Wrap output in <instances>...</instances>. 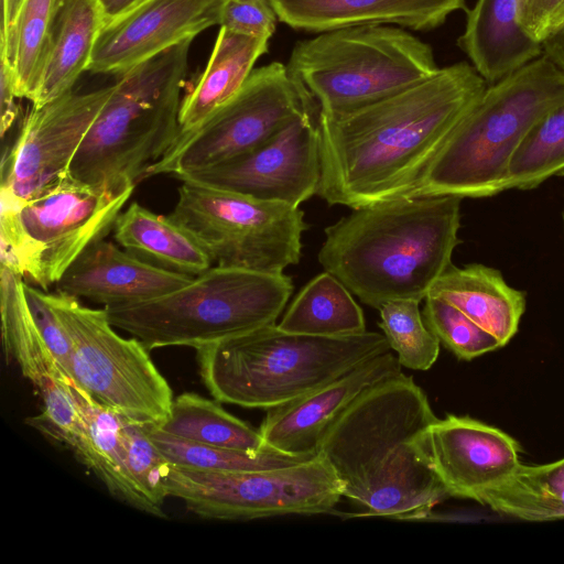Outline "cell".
<instances>
[{
    "label": "cell",
    "mask_w": 564,
    "mask_h": 564,
    "mask_svg": "<svg viewBox=\"0 0 564 564\" xmlns=\"http://www.w3.org/2000/svg\"><path fill=\"white\" fill-rule=\"evenodd\" d=\"M192 41L117 77L69 166L72 177L123 192L134 188L144 170L169 151L181 133V91Z\"/></svg>",
    "instance_id": "cell-6"
},
{
    "label": "cell",
    "mask_w": 564,
    "mask_h": 564,
    "mask_svg": "<svg viewBox=\"0 0 564 564\" xmlns=\"http://www.w3.org/2000/svg\"><path fill=\"white\" fill-rule=\"evenodd\" d=\"M280 22L293 30L322 33L336 29L389 24L413 31L441 26L467 10L465 0H270Z\"/></svg>",
    "instance_id": "cell-20"
},
{
    "label": "cell",
    "mask_w": 564,
    "mask_h": 564,
    "mask_svg": "<svg viewBox=\"0 0 564 564\" xmlns=\"http://www.w3.org/2000/svg\"><path fill=\"white\" fill-rule=\"evenodd\" d=\"M24 283L21 275L1 265V333L7 360L13 359L36 388L48 378L73 379L46 345L28 305Z\"/></svg>",
    "instance_id": "cell-27"
},
{
    "label": "cell",
    "mask_w": 564,
    "mask_h": 564,
    "mask_svg": "<svg viewBox=\"0 0 564 564\" xmlns=\"http://www.w3.org/2000/svg\"><path fill=\"white\" fill-rule=\"evenodd\" d=\"M278 326L313 336H346L366 332L362 310L351 292L332 273L313 278L288 307Z\"/></svg>",
    "instance_id": "cell-28"
},
{
    "label": "cell",
    "mask_w": 564,
    "mask_h": 564,
    "mask_svg": "<svg viewBox=\"0 0 564 564\" xmlns=\"http://www.w3.org/2000/svg\"><path fill=\"white\" fill-rule=\"evenodd\" d=\"M401 365L390 351L376 356L326 386L269 410L259 430L264 444L297 456H316L329 424L367 388L399 375Z\"/></svg>",
    "instance_id": "cell-18"
},
{
    "label": "cell",
    "mask_w": 564,
    "mask_h": 564,
    "mask_svg": "<svg viewBox=\"0 0 564 564\" xmlns=\"http://www.w3.org/2000/svg\"><path fill=\"white\" fill-rule=\"evenodd\" d=\"M412 376L400 372L364 390L326 429L317 455L362 517L426 520L448 494L424 435L436 420Z\"/></svg>",
    "instance_id": "cell-2"
},
{
    "label": "cell",
    "mask_w": 564,
    "mask_h": 564,
    "mask_svg": "<svg viewBox=\"0 0 564 564\" xmlns=\"http://www.w3.org/2000/svg\"><path fill=\"white\" fill-rule=\"evenodd\" d=\"M487 86L459 62L362 108L318 111L317 195L351 209L410 195Z\"/></svg>",
    "instance_id": "cell-1"
},
{
    "label": "cell",
    "mask_w": 564,
    "mask_h": 564,
    "mask_svg": "<svg viewBox=\"0 0 564 564\" xmlns=\"http://www.w3.org/2000/svg\"><path fill=\"white\" fill-rule=\"evenodd\" d=\"M522 0H477L466 10L458 46L491 85L543 54L542 43L520 25Z\"/></svg>",
    "instance_id": "cell-21"
},
{
    "label": "cell",
    "mask_w": 564,
    "mask_h": 564,
    "mask_svg": "<svg viewBox=\"0 0 564 564\" xmlns=\"http://www.w3.org/2000/svg\"><path fill=\"white\" fill-rule=\"evenodd\" d=\"M167 216L204 247L215 265L283 273L301 258L304 213L285 203L183 180Z\"/></svg>",
    "instance_id": "cell-11"
},
{
    "label": "cell",
    "mask_w": 564,
    "mask_h": 564,
    "mask_svg": "<svg viewBox=\"0 0 564 564\" xmlns=\"http://www.w3.org/2000/svg\"><path fill=\"white\" fill-rule=\"evenodd\" d=\"M564 174V102L544 115L513 153L506 191L532 189L552 176Z\"/></svg>",
    "instance_id": "cell-33"
},
{
    "label": "cell",
    "mask_w": 564,
    "mask_h": 564,
    "mask_svg": "<svg viewBox=\"0 0 564 564\" xmlns=\"http://www.w3.org/2000/svg\"><path fill=\"white\" fill-rule=\"evenodd\" d=\"M112 231L122 248L172 271L196 276L214 264L208 252L186 229L138 202L119 214Z\"/></svg>",
    "instance_id": "cell-26"
},
{
    "label": "cell",
    "mask_w": 564,
    "mask_h": 564,
    "mask_svg": "<svg viewBox=\"0 0 564 564\" xmlns=\"http://www.w3.org/2000/svg\"><path fill=\"white\" fill-rule=\"evenodd\" d=\"M133 189L112 192L67 173L23 203L1 194V265L41 289L56 284L89 246L112 231Z\"/></svg>",
    "instance_id": "cell-9"
},
{
    "label": "cell",
    "mask_w": 564,
    "mask_h": 564,
    "mask_svg": "<svg viewBox=\"0 0 564 564\" xmlns=\"http://www.w3.org/2000/svg\"><path fill=\"white\" fill-rule=\"evenodd\" d=\"M148 434L174 466L207 471H249L284 467L315 456L290 455L273 448L260 452L210 446L180 438L156 426H147Z\"/></svg>",
    "instance_id": "cell-32"
},
{
    "label": "cell",
    "mask_w": 564,
    "mask_h": 564,
    "mask_svg": "<svg viewBox=\"0 0 564 564\" xmlns=\"http://www.w3.org/2000/svg\"><path fill=\"white\" fill-rule=\"evenodd\" d=\"M70 387L85 419L84 434L72 451L102 481L111 496L156 517L130 473L121 436L122 416L98 403L75 381Z\"/></svg>",
    "instance_id": "cell-24"
},
{
    "label": "cell",
    "mask_w": 564,
    "mask_h": 564,
    "mask_svg": "<svg viewBox=\"0 0 564 564\" xmlns=\"http://www.w3.org/2000/svg\"><path fill=\"white\" fill-rule=\"evenodd\" d=\"M28 305L52 354L61 367L69 373L72 345L61 321L48 304L45 293L24 283Z\"/></svg>",
    "instance_id": "cell-39"
},
{
    "label": "cell",
    "mask_w": 564,
    "mask_h": 564,
    "mask_svg": "<svg viewBox=\"0 0 564 564\" xmlns=\"http://www.w3.org/2000/svg\"><path fill=\"white\" fill-rule=\"evenodd\" d=\"M424 444L449 497L477 501L520 464L514 438L469 416L437 417L426 430Z\"/></svg>",
    "instance_id": "cell-17"
},
{
    "label": "cell",
    "mask_w": 564,
    "mask_h": 564,
    "mask_svg": "<svg viewBox=\"0 0 564 564\" xmlns=\"http://www.w3.org/2000/svg\"><path fill=\"white\" fill-rule=\"evenodd\" d=\"M390 349L386 336L377 332L313 336L270 324L196 351L202 381L216 401L271 410Z\"/></svg>",
    "instance_id": "cell-4"
},
{
    "label": "cell",
    "mask_w": 564,
    "mask_h": 564,
    "mask_svg": "<svg viewBox=\"0 0 564 564\" xmlns=\"http://www.w3.org/2000/svg\"><path fill=\"white\" fill-rule=\"evenodd\" d=\"M73 381L44 380L36 388L43 401V412L28 420L29 424L72 449L85 431V419L70 387Z\"/></svg>",
    "instance_id": "cell-37"
},
{
    "label": "cell",
    "mask_w": 564,
    "mask_h": 564,
    "mask_svg": "<svg viewBox=\"0 0 564 564\" xmlns=\"http://www.w3.org/2000/svg\"><path fill=\"white\" fill-rule=\"evenodd\" d=\"M167 497L181 499L194 514L215 520H254L330 513L343 487L318 455L290 466L249 471H207L171 464Z\"/></svg>",
    "instance_id": "cell-13"
},
{
    "label": "cell",
    "mask_w": 564,
    "mask_h": 564,
    "mask_svg": "<svg viewBox=\"0 0 564 564\" xmlns=\"http://www.w3.org/2000/svg\"><path fill=\"white\" fill-rule=\"evenodd\" d=\"M217 402L194 392L182 393L173 400L169 417L156 427L180 438L210 446L248 452L271 448L264 444L259 430L234 416Z\"/></svg>",
    "instance_id": "cell-30"
},
{
    "label": "cell",
    "mask_w": 564,
    "mask_h": 564,
    "mask_svg": "<svg viewBox=\"0 0 564 564\" xmlns=\"http://www.w3.org/2000/svg\"><path fill=\"white\" fill-rule=\"evenodd\" d=\"M113 84L69 91L25 116L2 155L1 194L23 203L65 176Z\"/></svg>",
    "instance_id": "cell-14"
},
{
    "label": "cell",
    "mask_w": 564,
    "mask_h": 564,
    "mask_svg": "<svg viewBox=\"0 0 564 564\" xmlns=\"http://www.w3.org/2000/svg\"><path fill=\"white\" fill-rule=\"evenodd\" d=\"M415 300L391 301L380 306L379 326L402 367L429 370L440 354V340L426 326Z\"/></svg>",
    "instance_id": "cell-34"
},
{
    "label": "cell",
    "mask_w": 564,
    "mask_h": 564,
    "mask_svg": "<svg viewBox=\"0 0 564 564\" xmlns=\"http://www.w3.org/2000/svg\"><path fill=\"white\" fill-rule=\"evenodd\" d=\"M293 283L284 273L213 265L162 296L104 306L110 323L149 350L192 347L275 324Z\"/></svg>",
    "instance_id": "cell-7"
},
{
    "label": "cell",
    "mask_w": 564,
    "mask_h": 564,
    "mask_svg": "<svg viewBox=\"0 0 564 564\" xmlns=\"http://www.w3.org/2000/svg\"><path fill=\"white\" fill-rule=\"evenodd\" d=\"M193 278L159 267L101 239L89 246L55 285L58 293L112 306L162 296Z\"/></svg>",
    "instance_id": "cell-19"
},
{
    "label": "cell",
    "mask_w": 564,
    "mask_h": 564,
    "mask_svg": "<svg viewBox=\"0 0 564 564\" xmlns=\"http://www.w3.org/2000/svg\"><path fill=\"white\" fill-rule=\"evenodd\" d=\"M315 107L285 64L272 62L254 68L236 95L200 124L181 133L169 151L144 170L140 182L162 174L178 178L231 160Z\"/></svg>",
    "instance_id": "cell-12"
},
{
    "label": "cell",
    "mask_w": 564,
    "mask_h": 564,
    "mask_svg": "<svg viewBox=\"0 0 564 564\" xmlns=\"http://www.w3.org/2000/svg\"><path fill=\"white\" fill-rule=\"evenodd\" d=\"M45 296L72 345L73 380L120 416L143 426H160L174 399L149 349L133 336H120L104 307H88L58 292Z\"/></svg>",
    "instance_id": "cell-10"
},
{
    "label": "cell",
    "mask_w": 564,
    "mask_h": 564,
    "mask_svg": "<svg viewBox=\"0 0 564 564\" xmlns=\"http://www.w3.org/2000/svg\"><path fill=\"white\" fill-rule=\"evenodd\" d=\"M17 99L10 69L6 62L0 59V131L2 138H4L18 117Z\"/></svg>",
    "instance_id": "cell-41"
},
{
    "label": "cell",
    "mask_w": 564,
    "mask_h": 564,
    "mask_svg": "<svg viewBox=\"0 0 564 564\" xmlns=\"http://www.w3.org/2000/svg\"><path fill=\"white\" fill-rule=\"evenodd\" d=\"M62 2L22 0L13 23L1 35L0 59L10 69L18 98H31Z\"/></svg>",
    "instance_id": "cell-31"
},
{
    "label": "cell",
    "mask_w": 564,
    "mask_h": 564,
    "mask_svg": "<svg viewBox=\"0 0 564 564\" xmlns=\"http://www.w3.org/2000/svg\"><path fill=\"white\" fill-rule=\"evenodd\" d=\"M286 66L325 113L362 108L440 70L430 44L389 24L336 29L301 40Z\"/></svg>",
    "instance_id": "cell-8"
},
{
    "label": "cell",
    "mask_w": 564,
    "mask_h": 564,
    "mask_svg": "<svg viewBox=\"0 0 564 564\" xmlns=\"http://www.w3.org/2000/svg\"><path fill=\"white\" fill-rule=\"evenodd\" d=\"M423 319L430 330L458 359L471 360L501 346L499 340L451 303L425 297Z\"/></svg>",
    "instance_id": "cell-35"
},
{
    "label": "cell",
    "mask_w": 564,
    "mask_h": 564,
    "mask_svg": "<svg viewBox=\"0 0 564 564\" xmlns=\"http://www.w3.org/2000/svg\"><path fill=\"white\" fill-rule=\"evenodd\" d=\"M519 22L529 35L542 43L564 28V0H522Z\"/></svg>",
    "instance_id": "cell-40"
},
{
    "label": "cell",
    "mask_w": 564,
    "mask_h": 564,
    "mask_svg": "<svg viewBox=\"0 0 564 564\" xmlns=\"http://www.w3.org/2000/svg\"><path fill=\"white\" fill-rule=\"evenodd\" d=\"M429 295L440 297L495 336L503 347L518 330L525 293L510 286L501 272L480 263L451 265Z\"/></svg>",
    "instance_id": "cell-23"
},
{
    "label": "cell",
    "mask_w": 564,
    "mask_h": 564,
    "mask_svg": "<svg viewBox=\"0 0 564 564\" xmlns=\"http://www.w3.org/2000/svg\"><path fill=\"white\" fill-rule=\"evenodd\" d=\"M227 0H142L105 22L88 72L119 77L137 65L219 25Z\"/></svg>",
    "instance_id": "cell-16"
},
{
    "label": "cell",
    "mask_w": 564,
    "mask_h": 564,
    "mask_svg": "<svg viewBox=\"0 0 564 564\" xmlns=\"http://www.w3.org/2000/svg\"><path fill=\"white\" fill-rule=\"evenodd\" d=\"M269 41L219 28L205 69L182 99L181 133L200 124L237 94L254 69L256 62L268 52Z\"/></svg>",
    "instance_id": "cell-25"
},
{
    "label": "cell",
    "mask_w": 564,
    "mask_h": 564,
    "mask_svg": "<svg viewBox=\"0 0 564 564\" xmlns=\"http://www.w3.org/2000/svg\"><path fill=\"white\" fill-rule=\"evenodd\" d=\"M462 199L402 196L355 208L325 228L318 262L373 308L421 302L453 264Z\"/></svg>",
    "instance_id": "cell-3"
},
{
    "label": "cell",
    "mask_w": 564,
    "mask_h": 564,
    "mask_svg": "<svg viewBox=\"0 0 564 564\" xmlns=\"http://www.w3.org/2000/svg\"><path fill=\"white\" fill-rule=\"evenodd\" d=\"M105 22L99 0H63L30 98L33 107L74 90L82 74L88 72Z\"/></svg>",
    "instance_id": "cell-22"
},
{
    "label": "cell",
    "mask_w": 564,
    "mask_h": 564,
    "mask_svg": "<svg viewBox=\"0 0 564 564\" xmlns=\"http://www.w3.org/2000/svg\"><path fill=\"white\" fill-rule=\"evenodd\" d=\"M562 218H563V224H564V208H563V212H562Z\"/></svg>",
    "instance_id": "cell-44"
},
{
    "label": "cell",
    "mask_w": 564,
    "mask_h": 564,
    "mask_svg": "<svg viewBox=\"0 0 564 564\" xmlns=\"http://www.w3.org/2000/svg\"><path fill=\"white\" fill-rule=\"evenodd\" d=\"M478 502L524 521L564 518V458L544 465H522Z\"/></svg>",
    "instance_id": "cell-29"
},
{
    "label": "cell",
    "mask_w": 564,
    "mask_h": 564,
    "mask_svg": "<svg viewBox=\"0 0 564 564\" xmlns=\"http://www.w3.org/2000/svg\"><path fill=\"white\" fill-rule=\"evenodd\" d=\"M142 0H99L106 21L115 19Z\"/></svg>",
    "instance_id": "cell-43"
},
{
    "label": "cell",
    "mask_w": 564,
    "mask_h": 564,
    "mask_svg": "<svg viewBox=\"0 0 564 564\" xmlns=\"http://www.w3.org/2000/svg\"><path fill=\"white\" fill-rule=\"evenodd\" d=\"M121 436L128 466L139 489L154 508L156 517H165L162 509L167 497L164 481L171 463L150 438L147 426L122 417Z\"/></svg>",
    "instance_id": "cell-36"
},
{
    "label": "cell",
    "mask_w": 564,
    "mask_h": 564,
    "mask_svg": "<svg viewBox=\"0 0 564 564\" xmlns=\"http://www.w3.org/2000/svg\"><path fill=\"white\" fill-rule=\"evenodd\" d=\"M278 20L270 0H227L219 26L239 34L270 40Z\"/></svg>",
    "instance_id": "cell-38"
},
{
    "label": "cell",
    "mask_w": 564,
    "mask_h": 564,
    "mask_svg": "<svg viewBox=\"0 0 564 564\" xmlns=\"http://www.w3.org/2000/svg\"><path fill=\"white\" fill-rule=\"evenodd\" d=\"M563 102L564 72L544 54L488 85L408 196L480 198L506 191L517 148Z\"/></svg>",
    "instance_id": "cell-5"
},
{
    "label": "cell",
    "mask_w": 564,
    "mask_h": 564,
    "mask_svg": "<svg viewBox=\"0 0 564 564\" xmlns=\"http://www.w3.org/2000/svg\"><path fill=\"white\" fill-rule=\"evenodd\" d=\"M318 111H306L239 156L178 180L300 207L317 195L321 182Z\"/></svg>",
    "instance_id": "cell-15"
},
{
    "label": "cell",
    "mask_w": 564,
    "mask_h": 564,
    "mask_svg": "<svg viewBox=\"0 0 564 564\" xmlns=\"http://www.w3.org/2000/svg\"><path fill=\"white\" fill-rule=\"evenodd\" d=\"M543 54L564 72V28L542 42Z\"/></svg>",
    "instance_id": "cell-42"
}]
</instances>
